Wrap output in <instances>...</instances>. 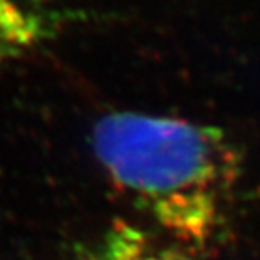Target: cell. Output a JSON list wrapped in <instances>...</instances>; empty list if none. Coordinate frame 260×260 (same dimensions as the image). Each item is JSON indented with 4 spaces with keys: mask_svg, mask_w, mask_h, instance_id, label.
Listing matches in <instances>:
<instances>
[{
    "mask_svg": "<svg viewBox=\"0 0 260 260\" xmlns=\"http://www.w3.org/2000/svg\"><path fill=\"white\" fill-rule=\"evenodd\" d=\"M91 148L111 183L176 240L205 245L222 229L240 178L226 133L173 116H101Z\"/></svg>",
    "mask_w": 260,
    "mask_h": 260,
    "instance_id": "1",
    "label": "cell"
},
{
    "mask_svg": "<svg viewBox=\"0 0 260 260\" xmlns=\"http://www.w3.org/2000/svg\"><path fill=\"white\" fill-rule=\"evenodd\" d=\"M77 260H193L149 232L126 222H114L94 243L77 252Z\"/></svg>",
    "mask_w": 260,
    "mask_h": 260,
    "instance_id": "2",
    "label": "cell"
},
{
    "mask_svg": "<svg viewBox=\"0 0 260 260\" xmlns=\"http://www.w3.org/2000/svg\"><path fill=\"white\" fill-rule=\"evenodd\" d=\"M41 32V22L19 0H0V62L30 49Z\"/></svg>",
    "mask_w": 260,
    "mask_h": 260,
    "instance_id": "3",
    "label": "cell"
}]
</instances>
